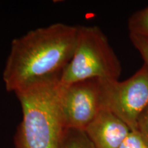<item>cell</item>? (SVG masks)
<instances>
[{
	"mask_svg": "<svg viewBox=\"0 0 148 148\" xmlns=\"http://www.w3.org/2000/svg\"><path fill=\"white\" fill-rule=\"evenodd\" d=\"M128 28L130 34L141 37L148 42V6L131 16Z\"/></svg>",
	"mask_w": 148,
	"mask_h": 148,
	"instance_id": "8",
	"label": "cell"
},
{
	"mask_svg": "<svg viewBox=\"0 0 148 148\" xmlns=\"http://www.w3.org/2000/svg\"><path fill=\"white\" fill-rule=\"evenodd\" d=\"M59 148H94L84 131L65 128Z\"/></svg>",
	"mask_w": 148,
	"mask_h": 148,
	"instance_id": "7",
	"label": "cell"
},
{
	"mask_svg": "<svg viewBox=\"0 0 148 148\" xmlns=\"http://www.w3.org/2000/svg\"><path fill=\"white\" fill-rule=\"evenodd\" d=\"M131 130L115 114L101 110L84 132L94 148H119Z\"/></svg>",
	"mask_w": 148,
	"mask_h": 148,
	"instance_id": "6",
	"label": "cell"
},
{
	"mask_svg": "<svg viewBox=\"0 0 148 148\" xmlns=\"http://www.w3.org/2000/svg\"><path fill=\"white\" fill-rule=\"evenodd\" d=\"M78 25L51 24L12 40L3 72L8 92L14 93L48 81L60 80L73 56Z\"/></svg>",
	"mask_w": 148,
	"mask_h": 148,
	"instance_id": "1",
	"label": "cell"
},
{
	"mask_svg": "<svg viewBox=\"0 0 148 148\" xmlns=\"http://www.w3.org/2000/svg\"><path fill=\"white\" fill-rule=\"evenodd\" d=\"M119 148H148V145L137 130H131Z\"/></svg>",
	"mask_w": 148,
	"mask_h": 148,
	"instance_id": "9",
	"label": "cell"
},
{
	"mask_svg": "<svg viewBox=\"0 0 148 148\" xmlns=\"http://www.w3.org/2000/svg\"><path fill=\"white\" fill-rule=\"evenodd\" d=\"M103 79L92 78L61 85L60 108L65 128L84 131L104 110Z\"/></svg>",
	"mask_w": 148,
	"mask_h": 148,
	"instance_id": "5",
	"label": "cell"
},
{
	"mask_svg": "<svg viewBox=\"0 0 148 148\" xmlns=\"http://www.w3.org/2000/svg\"><path fill=\"white\" fill-rule=\"evenodd\" d=\"M130 38L135 48L141 56L145 62L144 64H145L148 69V42L141 37L136 35L130 34Z\"/></svg>",
	"mask_w": 148,
	"mask_h": 148,
	"instance_id": "10",
	"label": "cell"
},
{
	"mask_svg": "<svg viewBox=\"0 0 148 148\" xmlns=\"http://www.w3.org/2000/svg\"><path fill=\"white\" fill-rule=\"evenodd\" d=\"M121 73L119 58L101 29L78 25L75 49L61 75L60 84L92 78L119 80Z\"/></svg>",
	"mask_w": 148,
	"mask_h": 148,
	"instance_id": "3",
	"label": "cell"
},
{
	"mask_svg": "<svg viewBox=\"0 0 148 148\" xmlns=\"http://www.w3.org/2000/svg\"><path fill=\"white\" fill-rule=\"evenodd\" d=\"M104 110L110 111L131 130L148 108V69L143 64L132 77L120 82L103 79Z\"/></svg>",
	"mask_w": 148,
	"mask_h": 148,
	"instance_id": "4",
	"label": "cell"
},
{
	"mask_svg": "<svg viewBox=\"0 0 148 148\" xmlns=\"http://www.w3.org/2000/svg\"><path fill=\"white\" fill-rule=\"evenodd\" d=\"M60 80L36 84L16 92L22 121L15 148H59L65 130L60 108Z\"/></svg>",
	"mask_w": 148,
	"mask_h": 148,
	"instance_id": "2",
	"label": "cell"
},
{
	"mask_svg": "<svg viewBox=\"0 0 148 148\" xmlns=\"http://www.w3.org/2000/svg\"><path fill=\"white\" fill-rule=\"evenodd\" d=\"M148 145V108L138 119L136 130Z\"/></svg>",
	"mask_w": 148,
	"mask_h": 148,
	"instance_id": "11",
	"label": "cell"
}]
</instances>
